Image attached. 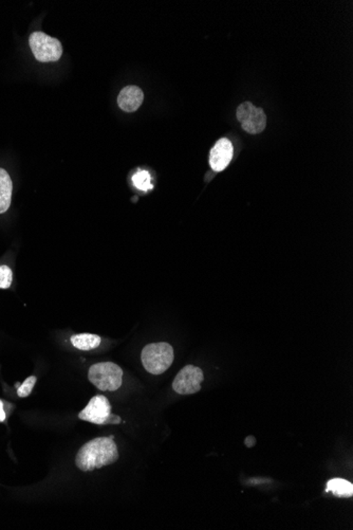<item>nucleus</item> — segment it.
I'll return each mask as SVG.
<instances>
[{
    "label": "nucleus",
    "mask_w": 353,
    "mask_h": 530,
    "mask_svg": "<svg viewBox=\"0 0 353 530\" xmlns=\"http://www.w3.org/2000/svg\"><path fill=\"white\" fill-rule=\"evenodd\" d=\"M6 421V413L3 410V400H0V423H3Z\"/></svg>",
    "instance_id": "obj_17"
},
{
    "label": "nucleus",
    "mask_w": 353,
    "mask_h": 530,
    "mask_svg": "<svg viewBox=\"0 0 353 530\" xmlns=\"http://www.w3.org/2000/svg\"><path fill=\"white\" fill-rule=\"evenodd\" d=\"M326 492H332L338 497H351L353 495V485L343 478H334L327 483Z\"/></svg>",
    "instance_id": "obj_12"
},
{
    "label": "nucleus",
    "mask_w": 353,
    "mask_h": 530,
    "mask_svg": "<svg viewBox=\"0 0 353 530\" xmlns=\"http://www.w3.org/2000/svg\"><path fill=\"white\" fill-rule=\"evenodd\" d=\"M70 341L75 349L88 351L99 347L102 339L100 335H93V333H79V335H73Z\"/></svg>",
    "instance_id": "obj_11"
},
{
    "label": "nucleus",
    "mask_w": 353,
    "mask_h": 530,
    "mask_svg": "<svg viewBox=\"0 0 353 530\" xmlns=\"http://www.w3.org/2000/svg\"><path fill=\"white\" fill-rule=\"evenodd\" d=\"M255 109H256V107H255L252 103H250V102H244V103H242V105H240V107L237 108L236 116H237L238 121H240V123L246 122V121L250 118L251 114H253V112H254Z\"/></svg>",
    "instance_id": "obj_16"
},
{
    "label": "nucleus",
    "mask_w": 353,
    "mask_h": 530,
    "mask_svg": "<svg viewBox=\"0 0 353 530\" xmlns=\"http://www.w3.org/2000/svg\"><path fill=\"white\" fill-rule=\"evenodd\" d=\"M173 349L166 342L150 343L141 354L143 366L152 375H161L166 372L173 362Z\"/></svg>",
    "instance_id": "obj_2"
},
{
    "label": "nucleus",
    "mask_w": 353,
    "mask_h": 530,
    "mask_svg": "<svg viewBox=\"0 0 353 530\" xmlns=\"http://www.w3.org/2000/svg\"><path fill=\"white\" fill-rule=\"evenodd\" d=\"M242 128L249 134H260L267 126V116L262 108H257L246 122L242 123Z\"/></svg>",
    "instance_id": "obj_10"
},
{
    "label": "nucleus",
    "mask_w": 353,
    "mask_h": 530,
    "mask_svg": "<svg viewBox=\"0 0 353 530\" xmlns=\"http://www.w3.org/2000/svg\"><path fill=\"white\" fill-rule=\"evenodd\" d=\"M29 46L34 57L42 63H53L62 57L63 46L57 38H51L44 32H33L29 38Z\"/></svg>",
    "instance_id": "obj_5"
},
{
    "label": "nucleus",
    "mask_w": 353,
    "mask_h": 530,
    "mask_svg": "<svg viewBox=\"0 0 353 530\" xmlns=\"http://www.w3.org/2000/svg\"><path fill=\"white\" fill-rule=\"evenodd\" d=\"M36 380L38 379H36V376H30V377L26 378L24 384L17 388L18 397L26 398V397L30 396L32 391H33L34 386H36Z\"/></svg>",
    "instance_id": "obj_15"
},
{
    "label": "nucleus",
    "mask_w": 353,
    "mask_h": 530,
    "mask_svg": "<svg viewBox=\"0 0 353 530\" xmlns=\"http://www.w3.org/2000/svg\"><path fill=\"white\" fill-rule=\"evenodd\" d=\"M204 376L201 368L187 365L178 372L173 382V388L179 395H193L201 390Z\"/></svg>",
    "instance_id": "obj_6"
},
{
    "label": "nucleus",
    "mask_w": 353,
    "mask_h": 530,
    "mask_svg": "<svg viewBox=\"0 0 353 530\" xmlns=\"http://www.w3.org/2000/svg\"><path fill=\"white\" fill-rule=\"evenodd\" d=\"M119 460V450L111 437H97L86 443L75 456V464L81 471L101 469Z\"/></svg>",
    "instance_id": "obj_1"
},
{
    "label": "nucleus",
    "mask_w": 353,
    "mask_h": 530,
    "mask_svg": "<svg viewBox=\"0 0 353 530\" xmlns=\"http://www.w3.org/2000/svg\"><path fill=\"white\" fill-rule=\"evenodd\" d=\"M144 93L138 86H127L123 88L118 97L120 108L126 112H134L142 105Z\"/></svg>",
    "instance_id": "obj_8"
},
{
    "label": "nucleus",
    "mask_w": 353,
    "mask_h": 530,
    "mask_svg": "<svg viewBox=\"0 0 353 530\" xmlns=\"http://www.w3.org/2000/svg\"><path fill=\"white\" fill-rule=\"evenodd\" d=\"M88 378L102 392H116L123 382V370L112 362H101L89 368Z\"/></svg>",
    "instance_id": "obj_3"
},
{
    "label": "nucleus",
    "mask_w": 353,
    "mask_h": 530,
    "mask_svg": "<svg viewBox=\"0 0 353 530\" xmlns=\"http://www.w3.org/2000/svg\"><path fill=\"white\" fill-rule=\"evenodd\" d=\"M13 182L9 173L0 167V214L7 212L11 206Z\"/></svg>",
    "instance_id": "obj_9"
},
{
    "label": "nucleus",
    "mask_w": 353,
    "mask_h": 530,
    "mask_svg": "<svg viewBox=\"0 0 353 530\" xmlns=\"http://www.w3.org/2000/svg\"><path fill=\"white\" fill-rule=\"evenodd\" d=\"M79 418L97 425H116L122 421L121 417L112 414L111 405L104 395L91 398L87 407L79 412Z\"/></svg>",
    "instance_id": "obj_4"
},
{
    "label": "nucleus",
    "mask_w": 353,
    "mask_h": 530,
    "mask_svg": "<svg viewBox=\"0 0 353 530\" xmlns=\"http://www.w3.org/2000/svg\"><path fill=\"white\" fill-rule=\"evenodd\" d=\"M132 182L136 189L140 191H148L152 189V177L146 171H138V173L132 176Z\"/></svg>",
    "instance_id": "obj_13"
},
{
    "label": "nucleus",
    "mask_w": 353,
    "mask_h": 530,
    "mask_svg": "<svg viewBox=\"0 0 353 530\" xmlns=\"http://www.w3.org/2000/svg\"><path fill=\"white\" fill-rule=\"evenodd\" d=\"M13 282V272L9 266H0V289H9Z\"/></svg>",
    "instance_id": "obj_14"
},
{
    "label": "nucleus",
    "mask_w": 353,
    "mask_h": 530,
    "mask_svg": "<svg viewBox=\"0 0 353 530\" xmlns=\"http://www.w3.org/2000/svg\"><path fill=\"white\" fill-rule=\"evenodd\" d=\"M234 149L228 139L222 138L217 141L212 149L210 155V165L215 172H221L226 169L233 158Z\"/></svg>",
    "instance_id": "obj_7"
}]
</instances>
